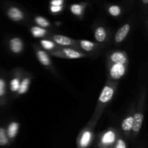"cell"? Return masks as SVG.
I'll use <instances>...</instances> for the list:
<instances>
[{"label":"cell","instance_id":"obj_7","mask_svg":"<svg viewBox=\"0 0 148 148\" xmlns=\"http://www.w3.org/2000/svg\"><path fill=\"white\" fill-rule=\"evenodd\" d=\"M107 63H120L128 64V56L124 51H112L107 56Z\"/></svg>","mask_w":148,"mask_h":148},{"label":"cell","instance_id":"obj_8","mask_svg":"<svg viewBox=\"0 0 148 148\" xmlns=\"http://www.w3.org/2000/svg\"><path fill=\"white\" fill-rule=\"evenodd\" d=\"M134 108L132 107L131 110L128 112L121 122V130L126 137H129L131 136L132 129L133 125V116H134Z\"/></svg>","mask_w":148,"mask_h":148},{"label":"cell","instance_id":"obj_27","mask_svg":"<svg viewBox=\"0 0 148 148\" xmlns=\"http://www.w3.org/2000/svg\"><path fill=\"white\" fill-rule=\"evenodd\" d=\"M63 9L62 6H51L50 10L52 13H57L61 12Z\"/></svg>","mask_w":148,"mask_h":148},{"label":"cell","instance_id":"obj_12","mask_svg":"<svg viewBox=\"0 0 148 148\" xmlns=\"http://www.w3.org/2000/svg\"><path fill=\"white\" fill-rule=\"evenodd\" d=\"M130 30H131V25H130V23H127V24H124V25L121 26L117 30L115 36H114V41L116 42V43L119 44V43H121V42L124 41L127 36H128Z\"/></svg>","mask_w":148,"mask_h":148},{"label":"cell","instance_id":"obj_13","mask_svg":"<svg viewBox=\"0 0 148 148\" xmlns=\"http://www.w3.org/2000/svg\"><path fill=\"white\" fill-rule=\"evenodd\" d=\"M24 44L21 38L17 37L12 38L9 41V48L13 53H20L23 51Z\"/></svg>","mask_w":148,"mask_h":148},{"label":"cell","instance_id":"obj_1","mask_svg":"<svg viewBox=\"0 0 148 148\" xmlns=\"http://www.w3.org/2000/svg\"><path fill=\"white\" fill-rule=\"evenodd\" d=\"M118 85L119 81L107 80L106 83L105 84L101 94H100L95 111L92 114V118L90 120V122L93 123L95 124H97L100 117L102 115V113L103 112L104 109L112 101L116 91Z\"/></svg>","mask_w":148,"mask_h":148},{"label":"cell","instance_id":"obj_21","mask_svg":"<svg viewBox=\"0 0 148 148\" xmlns=\"http://www.w3.org/2000/svg\"><path fill=\"white\" fill-rule=\"evenodd\" d=\"M35 22L38 25V26L43 27V28H46V27H49L51 26L50 22L47 19L41 17V16H37L35 17Z\"/></svg>","mask_w":148,"mask_h":148},{"label":"cell","instance_id":"obj_25","mask_svg":"<svg viewBox=\"0 0 148 148\" xmlns=\"http://www.w3.org/2000/svg\"><path fill=\"white\" fill-rule=\"evenodd\" d=\"M113 148H128L127 142L121 137L119 136Z\"/></svg>","mask_w":148,"mask_h":148},{"label":"cell","instance_id":"obj_11","mask_svg":"<svg viewBox=\"0 0 148 148\" xmlns=\"http://www.w3.org/2000/svg\"><path fill=\"white\" fill-rule=\"evenodd\" d=\"M35 49H36V56H37V59L39 61V62L43 66H46V67L49 68H49L51 69L52 63L49 55L44 50L40 49V48L37 47V46H35Z\"/></svg>","mask_w":148,"mask_h":148},{"label":"cell","instance_id":"obj_9","mask_svg":"<svg viewBox=\"0 0 148 148\" xmlns=\"http://www.w3.org/2000/svg\"><path fill=\"white\" fill-rule=\"evenodd\" d=\"M51 40L58 46L62 47H74L75 49L77 46V40L62 35L55 34L52 36Z\"/></svg>","mask_w":148,"mask_h":148},{"label":"cell","instance_id":"obj_26","mask_svg":"<svg viewBox=\"0 0 148 148\" xmlns=\"http://www.w3.org/2000/svg\"><path fill=\"white\" fill-rule=\"evenodd\" d=\"M6 93V83L4 79L0 78V98L4 96Z\"/></svg>","mask_w":148,"mask_h":148},{"label":"cell","instance_id":"obj_6","mask_svg":"<svg viewBox=\"0 0 148 148\" xmlns=\"http://www.w3.org/2000/svg\"><path fill=\"white\" fill-rule=\"evenodd\" d=\"M128 64L120 63H107L108 80L119 81L125 75Z\"/></svg>","mask_w":148,"mask_h":148},{"label":"cell","instance_id":"obj_30","mask_svg":"<svg viewBox=\"0 0 148 148\" xmlns=\"http://www.w3.org/2000/svg\"><path fill=\"white\" fill-rule=\"evenodd\" d=\"M139 148H143V147H139Z\"/></svg>","mask_w":148,"mask_h":148},{"label":"cell","instance_id":"obj_3","mask_svg":"<svg viewBox=\"0 0 148 148\" xmlns=\"http://www.w3.org/2000/svg\"><path fill=\"white\" fill-rule=\"evenodd\" d=\"M95 125L96 124L89 121L81 130L77 139V148H88L91 145L94 139L93 130Z\"/></svg>","mask_w":148,"mask_h":148},{"label":"cell","instance_id":"obj_15","mask_svg":"<svg viewBox=\"0 0 148 148\" xmlns=\"http://www.w3.org/2000/svg\"><path fill=\"white\" fill-rule=\"evenodd\" d=\"M94 37L98 43H104L106 41L108 38V31L103 26H98L94 30Z\"/></svg>","mask_w":148,"mask_h":148},{"label":"cell","instance_id":"obj_16","mask_svg":"<svg viewBox=\"0 0 148 148\" xmlns=\"http://www.w3.org/2000/svg\"><path fill=\"white\" fill-rule=\"evenodd\" d=\"M19 130H20V124L17 121H12L8 124L6 130V133L10 140H14L17 137Z\"/></svg>","mask_w":148,"mask_h":148},{"label":"cell","instance_id":"obj_20","mask_svg":"<svg viewBox=\"0 0 148 148\" xmlns=\"http://www.w3.org/2000/svg\"><path fill=\"white\" fill-rule=\"evenodd\" d=\"M20 77L18 76H15L11 79L10 83V90L12 92H17L20 85Z\"/></svg>","mask_w":148,"mask_h":148},{"label":"cell","instance_id":"obj_28","mask_svg":"<svg viewBox=\"0 0 148 148\" xmlns=\"http://www.w3.org/2000/svg\"><path fill=\"white\" fill-rule=\"evenodd\" d=\"M64 0H51V6H62Z\"/></svg>","mask_w":148,"mask_h":148},{"label":"cell","instance_id":"obj_10","mask_svg":"<svg viewBox=\"0 0 148 148\" xmlns=\"http://www.w3.org/2000/svg\"><path fill=\"white\" fill-rule=\"evenodd\" d=\"M98 48H99L98 43H95L88 40H77L76 49H80L81 50L87 52V53L96 51Z\"/></svg>","mask_w":148,"mask_h":148},{"label":"cell","instance_id":"obj_2","mask_svg":"<svg viewBox=\"0 0 148 148\" xmlns=\"http://www.w3.org/2000/svg\"><path fill=\"white\" fill-rule=\"evenodd\" d=\"M145 103V90L143 89L140 92L138 104L137 108L134 109V116H133V125L131 136H132L134 139L138 136L143 125V119H144Z\"/></svg>","mask_w":148,"mask_h":148},{"label":"cell","instance_id":"obj_19","mask_svg":"<svg viewBox=\"0 0 148 148\" xmlns=\"http://www.w3.org/2000/svg\"><path fill=\"white\" fill-rule=\"evenodd\" d=\"M40 44L45 50L49 51V52L54 51L58 48L57 45L53 40L49 39H42L40 41Z\"/></svg>","mask_w":148,"mask_h":148},{"label":"cell","instance_id":"obj_23","mask_svg":"<svg viewBox=\"0 0 148 148\" xmlns=\"http://www.w3.org/2000/svg\"><path fill=\"white\" fill-rule=\"evenodd\" d=\"M70 10L72 14L76 16H81L83 13L84 7L83 6L79 4H74L71 6Z\"/></svg>","mask_w":148,"mask_h":148},{"label":"cell","instance_id":"obj_5","mask_svg":"<svg viewBox=\"0 0 148 148\" xmlns=\"http://www.w3.org/2000/svg\"><path fill=\"white\" fill-rule=\"evenodd\" d=\"M119 136L118 131L114 128H109L100 134L97 148H113L117 138Z\"/></svg>","mask_w":148,"mask_h":148},{"label":"cell","instance_id":"obj_22","mask_svg":"<svg viewBox=\"0 0 148 148\" xmlns=\"http://www.w3.org/2000/svg\"><path fill=\"white\" fill-rule=\"evenodd\" d=\"M10 143V140L7 137L6 130L2 127H0V146L8 145Z\"/></svg>","mask_w":148,"mask_h":148},{"label":"cell","instance_id":"obj_17","mask_svg":"<svg viewBox=\"0 0 148 148\" xmlns=\"http://www.w3.org/2000/svg\"><path fill=\"white\" fill-rule=\"evenodd\" d=\"M30 82H31V78L30 77H25L23 78L20 82V87H19V89L17 92V95H20L26 93L28 90L29 88H30Z\"/></svg>","mask_w":148,"mask_h":148},{"label":"cell","instance_id":"obj_29","mask_svg":"<svg viewBox=\"0 0 148 148\" xmlns=\"http://www.w3.org/2000/svg\"><path fill=\"white\" fill-rule=\"evenodd\" d=\"M142 1H143V4H147V3H148V0H142Z\"/></svg>","mask_w":148,"mask_h":148},{"label":"cell","instance_id":"obj_14","mask_svg":"<svg viewBox=\"0 0 148 148\" xmlns=\"http://www.w3.org/2000/svg\"><path fill=\"white\" fill-rule=\"evenodd\" d=\"M7 16L11 20L14 22H20L24 19V13L20 9L16 7H11L7 12Z\"/></svg>","mask_w":148,"mask_h":148},{"label":"cell","instance_id":"obj_4","mask_svg":"<svg viewBox=\"0 0 148 148\" xmlns=\"http://www.w3.org/2000/svg\"><path fill=\"white\" fill-rule=\"evenodd\" d=\"M50 53L56 57L68 59H82L89 56L82 51L69 47H58L54 51H50Z\"/></svg>","mask_w":148,"mask_h":148},{"label":"cell","instance_id":"obj_18","mask_svg":"<svg viewBox=\"0 0 148 148\" xmlns=\"http://www.w3.org/2000/svg\"><path fill=\"white\" fill-rule=\"evenodd\" d=\"M30 33L34 38H43L47 35L48 31L46 28L39 26H33L30 27Z\"/></svg>","mask_w":148,"mask_h":148},{"label":"cell","instance_id":"obj_24","mask_svg":"<svg viewBox=\"0 0 148 148\" xmlns=\"http://www.w3.org/2000/svg\"><path fill=\"white\" fill-rule=\"evenodd\" d=\"M108 13L113 17H119L121 14V10L118 5H111L108 7Z\"/></svg>","mask_w":148,"mask_h":148}]
</instances>
